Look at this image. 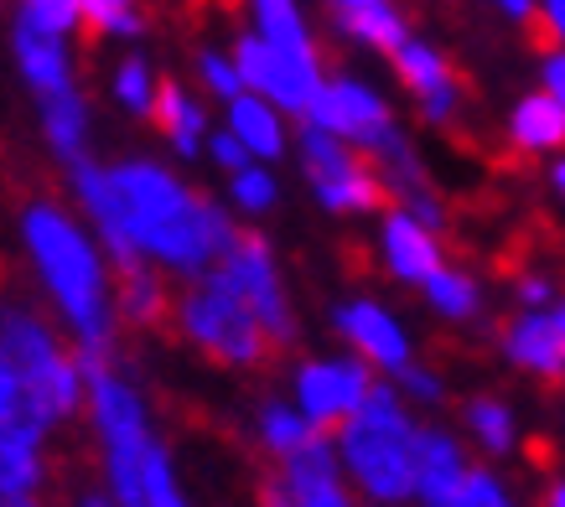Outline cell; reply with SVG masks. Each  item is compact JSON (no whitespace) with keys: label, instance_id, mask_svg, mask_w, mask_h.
Listing matches in <instances>:
<instances>
[{"label":"cell","instance_id":"28","mask_svg":"<svg viewBox=\"0 0 565 507\" xmlns=\"http://www.w3.org/2000/svg\"><path fill=\"white\" fill-rule=\"evenodd\" d=\"M311 435H322V430H317V424H311L307 414L291 404V399H265V404L255 409V445L270 461L301 451Z\"/></svg>","mask_w":565,"mask_h":507},{"label":"cell","instance_id":"22","mask_svg":"<svg viewBox=\"0 0 565 507\" xmlns=\"http://www.w3.org/2000/svg\"><path fill=\"white\" fill-rule=\"evenodd\" d=\"M503 136L519 155H555L565 145V99H555L545 88L514 99V109L503 119Z\"/></svg>","mask_w":565,"mask_h":507},{"label":"cell","instance_id":"45","mask_svg":"<svg viewBox=\"0 0 565 507\" xmlns=\"http://www.w3.org/2000/svg\"><path fill=\"white\" fill-rule=\"evenodd\" d=\"M540 507H565V482L555 476V482H545V492H540Z\"/></svg>","mask_w":565,"mask_h":507},{"label":"cell","instance_id":"15","mask_svg":"<svg viewBox=\"0 0 565 507\" xmlns=\"http://www.w3.org/2000/svg\"><path fill=\"white\" fill-rule=\"evenodd\" d=\"M498 353L514 373L534 384H561L565 378V305H524L519 316L503 322L498 332Z\"/></svg>","mask_w":565,"mask_h":507},{"label":"cell","instance_id":"34","mask_svg":"<svg viewBox=\"0 0 565 507\" xmlns=\"http://www.w3.org/2000/svg\"><path fill=\"white\" fill-rule=\"evenodd\" d=\"M17 26L42 36H78V0H17Z\"/></svg>","mask_w":565,"mask_h":507},{"label":"cell","instance_id":"38","mask_svg":"<svg viewBox=\"0 0 565 507\" xmlns=\"http://www.w3.org/2000/svg\"><path fill=\"white\" fill-rule=\"evenodd\" d=\"M203 155L223 171V176H228V171H239L244 161H249V155H244V145L228 136V130H207V136H203Z\"/></svg>","mask_w":565,"mask_h":507},{"label":"cell","instance_id":"39","mask_svg":"<svg viewBox=\"0 0 565 507\" xmlns=\"http://www.w3.org/2000/svg\"><path fill=\"white\" fill-rule=\"evenodd\" d=\"M514 295H519V305H550L561 290H555V280H550L545 270H524L514 280Z\"/></svg>","mask_w":565,"mask_h":507},{"label":"cell","instance_id":"23","mask_svg":"<svg viewBox=\"0 0 565 507\" xmlns=\"http://www.w3.org/2000/svg\"><path fill=\"white\" fill-rule=\"evenodd\" d=\"M327 11H332L338 36L363 52H390L399 36L411 32V26H405V11H399L394 0H327Z\"/></svg>","mask_w":565,"mask_h":507},{"label":"cell","instance_id":"47","mask_svg":"<svg viewBox=\"0 0 565 507\" xmlns=\"http://www.w3.org/2000/svg\"><path fill=\"white\" fill-rule=\"evenodd\" d=\"M0 11H6V0H0Z\"/></svg>","mask_w":565,"mask_h":507},{"label":"cell","instance_id":"5","mask_svg":"<svg viewBox=\"0 0 565 507\" xmlns=\"http://www.w3.org/2000/svg\"><path fill=\"white\" fill-rule=\"evenodd\" d=\"M0 363L17 373L26 404L63 430L68 420L84 414V368L57 326L32 311V305H0Z\"/></svg>","mask_w":565,"mask_h":507},{"label":"cell","instance_id":"20","mask_svg":"<svg viewBox=\"0 0 565 507\" xmlns=\"http://www.w3.org/2000/svg\"><path fill=\"white\" fill-rule=\"evenodd\" d=\"M36 125H42V140H47L57 166H73L94 145V104H88V94L78 84L42 94L36 99Z\"/></svg>","mask_w":565,"mask_h":507},{"label":"cell","instance_id":"33","mask_svg":"<svg viewBox=\"0 0 565 507\" xmlns=\"http://www.w3.org/2000/svg\"><path fill=\"white\" fill-rule=\"evenodd\" d=\"M446 507H524V497L509 487V476L498 466H467V476L457 482Z\"/></svg>","mask_w":565,"mask_h":507},{"label":"cell","instance_id":"27","mask_svg":"<svg viewBox=\"0 0 565 507\" xmlns=\"http://www.w3.org/2000/svg\"><path fill=\"white\" fill-rule=\"evenodd\" d=\"M244 17H249V32L259 42H270V47L317 52V36H311V21L301 0H244Z\"/></svg>","mask_w":565,"mask_h":507},{"label":"cell","instance_id":"3","mask_svg":"<svg viewBox=\"0 0 565 507\" xmlns=\"http://www.w3.org/2000/svg\"><path fill=\"white\" fill-rule=\"evenodd\" d=\"M415 409L399 399L390 378H374L363 404L348 420L332 424V456L338 472L353 487V497L369 507H411L415 492Z\"/></svg>","mask_w":565,"mask_h":507},{"label":"cell","instance_id":"4","mask_svg":"<svg viewBox=\"0 0 565 507\" xmlns=\"http://www.w3.org/2000/svg\"><path fill=\"white\" fill-rule=\"evenodd\" d=\"M84 420L99 445L104 492L120 507H140V466L151 451V399L136 378H125L115 363L84 368Z\"/></svg>","mask_w":565,"mask_h":507},{"label":"cell","instance_id":"32","mask_svg":"<svg viewBox=\"0 0 565 507\" xmlns=\"http://www.w3.org/2000/svg\"><path fill=\"white\" fill-rule=\"evenodd\" d=\"M140 507H192L188 487H182V476H177L172 451H167L161 440H151L146 466H140Z\"/></svg>","mask_w":565,"mask_h":507},{"label":"cell","instance_id":"42","mask_svg":"<svg viewBox=\"0 0 565 507\" xmlns=\"http://www.w3.org/2000/svg\"><path fill=\"white\" fill-rule=\"evenodd\" d=\"M493 11L524 26V21H534V0H493Z\"/></svg>","mask_w":565,"mask_h":507},{"label":"cell","instance_id":"6","mask_svg":"<svg viewBox=\"0 0 565 507\" xmlns=\"http://www.w3.org/2000/svg\"><path fill=\"white\" fill-rule=\"evenodd\" d=\"M167 316L192 353H203L218 368H265V357H270V342L255 326V316L213 270L192 274Z\"/></svg>","mask_w":565,"mask_h":507},{"label":"cell","instance_id":"26","mask_svg":"<svg viewBox=\"0 0 565 507\" xmlns=\"http://www.w3.org/2000/svg\"><path fill=\"white\" fill-rule=\"evenodd\" d=\"M415 290H420V301L430 305V316H441V322H451V326H467L482 316V280L472 270L446 265V259Z\"/></svg>","mask_w":565,"mask_h":507},{"label":"cell","instance_id":"18","mask_svg":"<svg viewBox=\"0 0 565 507\" xmlns=\"http://www.w3.org/2000/svg\"><path fill=\"white\" fill-rule=\"evenodd\" d=\"M223 130L239 140L249 161H286L291 155V115H280L270 99H259L249 88H239L234 99H223Z\"/></svg>","mask_w":565,"mask_h":507},{"label":"cell","instance_id":"36","mask_svg":"<svg viewBox=\"0 0 565 507\" xmlns=\"http://www.w3.org/2000/svg\"><path fill=\"white\" fill-rule=\"evenodd\" d=\"M198 84L207 88V99H234V94H239V68H234V57H228V52L223 47H203L198 52Z\"/></svg>","mask_w":565,"mask_h":507},{"label":"cell","instance_id":"10","mask_svg":"<svg viewBox=\"0 0 565 507\" xmlns=\"http://www.w3.org/2000/svg\"><path fill=\"white\" fill-rule=\"evenodd\" d=\"M234 68H239V84L259 99H270L280 115L301 119L307 115V104L317 99V88H322V57L317 52H286V47H270V42H259L255 32H239L234 36Z\"/></svg>","mask_w":565,"mask_h":507},{"label":"cell","instance_id":"14","mask_svg":"<svg viewBox=\"0 0 565 507\" xmlns=\"http://www.w3.org/2000/svg\"><path fill=\"white\" fill-rule=\"evenodd\" d=\"M332 332L343 342V353L369 363L379 378H394L415 357L411 326L399 322L384 301H374V295H348V301L332 305Z\"/></svg>","mask_w":565,"mask_h":507},{"label":"cell","instance_id":"13","mask_svg":"<svg viewBox=\"0 0 565 507\" xmlns=\"http://www.w3.org/2000/svg\"><path fill=\"white\" fill-rule=\"evenodd\" d=\"M384 57H390L399 88L415 99V115H420L426 130H446L451 119L462 115V78H457V68L446 63V52L436 42L405 32Z\"/></svg>","mask_w":565,"mask_h":507},{"label":"cell","instance_id":"37","mask_svg":"<svg viewBox=\"0 0 565 507\" xmlns=\"http://www.w3.org/2000/svg\"><path fill=\"white\" fill-rule=\"evenodd\" d=\"M394 207H405L411 218H420L426 228H446V203L436 186H415V192H405V197H394Z\"/></svg>","mask_w":565,"mask_h":507},{"label":"cell","instance_id":"29","mask_svg":"<svg viewBox=\"0 0 565 507\" xmlns=\"http://www.w3.org/2000/svg\"><path fill=\"white\" fill-rule=\"evenodd\" d=\"M223 203H228V213L239 223H259L265 213H275V203H280V176H275L265 161H244L239 171H228Z\"/></svg>","mask_w":565,"mask_h":507},{"label":"cell","instance_id":"41","mask_svg":"<svg viewBox=\"0 0 565 507\" xmlns=\"http://www.w3.org/2000/svg\"><path fill=\"white\" fill-rule=\"evenodd\" d=\"M534 21H540V32L550 42H561L565 36V0H534Z\"/></svg>","mask_w":565,"mask_h":507},{"label":"cell","instance_id":"16","mask_svg":"<svg viewBox=\"0 0 565 507\" xmlns=\"http://www.w3.org/2000/svg\"><path fill=\"white\" fill-rule=\"evenodd\" d=\"M374 249H379V265H384V274H390L394 285H420L446 259L441 228H426L420 218H411L405 207H394V203L379 213Z\"/></svg>","mask_w":565,"mask_h":507},{"label":"cell","instance_id":"1","mask_svg":"<svg viewBox=\"0 0 565 507\" xmlns=\"http://www.w3.org/2000/svg\"><path fill=\"white\" fill-rule=\"evenodd\" d=\"M63 171L73 207L94 228L109 270L156 265L161 274L192 280L239 234L234 213H223V203H213L156 155H125V161L78 155Z\"/></svg>","mask_w":565,"mask_h":507},{"label":"cell","instance_id":"2","mask_svg":"<svg viewBox=\"0 0 565 507\" xmlns=\"http://www.w3.org/2000/svg\"><path fill=\"white\" fill-rule=\"evenodd\" d=\"M17 238L42 301L57 311V322L68 332L78 368L115 363V337H120L115 270H109L94 228L78 218V207L57 203V197H32L17 218Z\"/></svg>","mask_w":565,"mask_h":507},{"label":"cell","instance_id":"24","mask_svg":"<svg viewBox=\"0 0 565 507\" xmlns=\"http://www.w3.org/2000/svg\"><path fill=\"white\" fill-rule=\"evenodd\" d=\"M488 461H509L519 451V414L503 393H472L462 404V430Z\"/></svg>","mask_w":565,"mask_h":507},{"label":"cell","instance_id":"44","mask_svg":"<svg viewBox=\"0 0 565 507\" xmlns=\"http://www.w3.org/2000/svg\"><path fill=\"white\" fill-rule=\"evenodd\" d=\"M73 507H120V503H115L104 487H88V492H78V497H73Z\"/></svg>","mask_w":565,"mask_h":507},{"label":"cell","instance_id":"11","mask_svg":"<svg viewBox=\"0 0 565 507\" xmlns=\"http://www.w3.org/2000/svg\"><path fill=\"white\" fill-rule=\"evenodd\" d=\"M259 507H359L353 487L338 472L327 430L311 435L301 451L275 461V472L259 482Z\"/></svg>","mask_w":565,"mask_h":507},{"label":"cell","instance_id":"8","mask_svg":"<svg viewBox=\"0 0 565 507\" xmlns=\"http://www.w3.org/2000/svg\"><path fill=\"white\" fill-rule=\"evenodd\" d=\"M207 270L239 295L244 311L255 316V326L265 332L270 347H296V337H301V316H296L291 285H286V270H280V259H275L270 238L255 234V228H239L234 244H228Z\"/></svg>","mask_w":565,"mask_h":507},{"label":"cell","instance_id":"17","mask_svg":"<svg viewBox=\"0 0 565 507\" xmlns=\"http://www.w3.org/2000/svg\"><path fill=\"white\" fill-rule=\"evenodd\" d=\"M472 456H467V445L457 430H446V424H426L415 430V492H411V507H446L451 503V492L457 482L467 476Z\"/></svg>","mask_w":565,"mask_h":507},{"label":"cell","instance_id":"43","mask_svg":"<svg viewBox=\"0 0 565 507\" xmlns=\"http://www.w3.org/2000/svg\"><path fill=\"white\" fill-rule=\"evenodd\" d=\"M545 186H550V192H555V197H561V192H565V161H561V151H555V155H545Z\"/></svg>","mask_w":565,"mask_h":507},{"label":"cell","instance_id":"25","mask_svg":"<svg viewBox=\"0 0 565 507\" xmlns=\"http://www.w3.org/2000/svg\"><path fill=\"white\" fill-rule=\"evenodd\" d=\"M167 311H172V295H167V274L156 265L115 270V316L125 326H161Z\"/></svg>","mask_w":565,"mask_h":507},{"label":"cell","instance_id":"40","mask_svg":"<svg viewBox=\"0 0 565 507\" xmlns=\"http://www.w3.org/2000/svg\"><path fill=\"white\" fill-rule=\"evenodd\" d=\"M540 88L555 94V99H565V52H561V42L540 57Z\"/></svg>","mask_w":565,"mask_h":507},{"label":"cell","instance_id":"7","mask_svg":"<svg viewBox=\"0 0 565 507\" xmlns=\"http://www.w3.org/2000/svg\"><path fill=\"white\" fill-rule=\"evenodd\" d=\"M291 151L327 218H379L390 207V192L379 182L374 161L332 130H317L301 119V130H291Z\"/></svg>","mask_w":565,"mask_h":507},{"label":"cell","instance_id":"35","mask_svg":"<svg viewBox=\"0 0 565 507\" xmlns=\"http://www.w3.org/2000/svg\"><path fill=\"white\" fill-rule=\"evenodd\" d=\"M390 384L399 389V399H405L411 409H441L446 404V378L436 368H426V363H415V357L394 373Z\"/></svg>","mask_w":565,"mask_h":507},{"label":"cell","instance_id":"21","mask_svg":"<svg viewBox=\"0 0 565 507\" xmlns=\"http://www.w3.org/2000/svg\"><path fill=\"white\" fill-rule=\"evenodd\" d=\"M11 57H17V73L21 84L32 88V99L78 84L73 36H42V32H26V26H11Z\"/></svg>","mask_w":565,"mask_h":507},{"label":"cell","instance_id":"46","mask_svg":"<svg viewBox=\"0 0 565 507\" xmlns=\"http://www.w3.org/2000/svg\"><path fill=\"white\" fill-rule=\"evenodd\" d=\"M0 507H42L36 497H0Z\"/></svg>","mask_w":565,"mask_h":507},{"label":"cell","instance_id":"12","mask_svg":"<svg viewBox=\"0 0 565 507\" xmlns=\"http://www.w3.org/2000/svg\"><path fill=\"white\" fill-rule=\"evenodd\" d=\"M379 373L369 363H359L353 353H322L296 363L291 373V404L307 414L317 430H332L338 420H348L363 404V393Z\"/></svg>","mask_w":565,"mask_h":507},{"label":"cell","instance_id":"31","mask_svg":"<svg viewBox=\"0 0 565 507\" xmlns=\"http://www.w3.org/2000/svg\"><path fill=\"white\" fill-rule=\"evenodd\" d=\"M78 21L104 42H140L146 36L140 0H78Z\"/></svg>","mask_w":565,"mask_h":507},{"label":"cell","instance_id":"9","mask_svg":"<svg viewBox=\"0 0 565 507\" xmlns=\"http://www.w3.org/2000/svg\"><path fill=\"white\" fill-rule=\"evenodd\" d=\"M301 119L317 130H332L348 145H359L363 155H379L399 136V115L384 99V88H374L359 73H322V88H317V99L307 104Z\"/></svg>","mask_w":565,"mask_h":507},{"label":"cell","instance_id":"30","mask_svg":"<svg viewBox=\"0 0 565 507\" xmlns=\"http://www.w3.org/2000/svg\"><path fill=\"white\" fill-rule=\"evenodd\" d=\"M156 78H161V73L151 68L146 52H125L120 63H115V73H109V99H115V109L130 119H146L151 115V99H156Z\"/></svg>","mask_w":565,"mask_h":507},{"label":"cell","instance_id":"19","mask_svg":"<svg viewBox=\"0 0 565 507\" xmlns=\"http://www.w3.org/2000/svg\"><path fill=\"white\" fill-rule=\"evenodd\" d=\"M146 119L161 130L167 151H172L182 166L203 155V136L213 130V125H207V104L198 99L192 88L177 84V78H156V99H151V115Z\"/></svg>","mask_w":565,"mask_h":507}]
</instances>
